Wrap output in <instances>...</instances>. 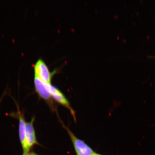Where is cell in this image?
I'll return each instance as SVG.
<instances>
[{
	"instance_id": "cell-9",
	"label": "cell",
	"mask_w": 155,
	"mask_h": 155,
	"mask_svg": "<svg viewBox=\"0 0 155 155\" xmlns=\"http://www.w3.org/2000/svg\"><path fill=\"white\" fill-rule=\"evenodd\" d=\"M93 155H102L100 154H97V153H95Z\"/></svg>"
},
{
	"instance_id": "cell-3",
	"label": "cell",
	"mask_w": 155,
	"mask_h": 155,
	"mask_svg": "<svg viewBox=\"0 0 155 155\" xmlns=\"http://www.w3.org/2000/svg\"><path fill=\"white\" fill-rule=\"evenodd\" d=\"M46 86L52 97L59 104L68 108L72 115L74 116H75L74 112L71 109L69 101L63 93L55 87L52 86L51 84H48L46 83Z\"/></svg>"
},
{
	"instance_id": "cell-1",
	"label": "cell",
	"mask_w": 155,
	"mask_h": 155,
	"mask_svg": "<svg viewBox=\"0 0 155 155\" xmlns=\"http://www.w3.org/2000/svg\"><path fill=\"white\" fill-rule=\"evenodd\" d=\"M35 77L38 78L45 83L51 84V79L53 74L49 70L45 63L40 59L34 65Z\"/></svg>"
},
{
	"instance_id": "cell-7",
	"label": "cell",
	"mask_w": 155,
	"mask_h": 155,
	"mask_svg": "<svg viewBox=\"0 0 155 155\" xmlns=\"http://www.w3.org/2000/svg\"><path fill=\"white\" fill-rule=\"evenodd\" d=\"M24 155H38V154H37L35 153H34L33 152L31 153H28L27 154H26Z\"/></svg>"
},
{
	"instance_id": "cell-5",
	"label": "cell",
	"mask_w": 155,
	"mask_h": 155,
	"mask_svg": "<svg viewBox=\"0 0 155 155\" xmlns=\"http://www.w3.org/2000/svg\"><path fill=\"white\" fill-rule=\"evenodd\" d=\"M19 124V139L23 148V155L28 153L29 149L27 147L26 140V123L24 115L20 112L18 114Z\"/></svg>"
},
{
	"instance_id": "cell-2",
	"label": "cell",
	"mask_w": 155,
	"mask_h": 155,
	"mask_svg": "<svg viewBox=\"0 0 155 155\" xmlns=\"http://www.w3.org/2000/svg\"><path fill=\"white\" fill-rule=\"evenodd\" d=\"M65 129L70 137L77 155H93L95 153L84 141L78 138L67 127H65Z\"/></svg>"
},
{
	"instance_id": "cell-4",
	"label": "cell",
	"mask_w": 155,
	"mask_h": 155,
	"mask_svg": "<svg viewBox=\"0 0 155 155\" xmlns=\"http://www.w3.org/2000/svg\"><path fill=\"white\" fill-rule=\"evenodd\" d=\"M34 84L37 92L40 97L50 105H52V97L48 90L46 83L42 82L39 79L35 77Z\"/></svg>"
},
{
	"instance_id": "cell-8",
	"label": "cell",
	"mask_w": 155,
	"mask_h": 155,
	"mask_svg": "<svg viewBox=\"0 0 155 155\" xmlns=\"http://www.w3.org/2000/svg\"><path fill=\"white\" fill-rule=\"evenodd\" d=\"M148 57L151 59H155V56H149Z\"/></svg>"
},
{
	"instance_id": "cell-10",
	"label": "cell",
	"mask_w": 155,
	"mask_h": 155,
	"mask_svg": "<svg viewBox=\"0 0 155 155\" xmlns=\"http://www.w3.org/2000/svg\"><path fill=\"white\" fill-rule=\"evenodd\" d=\"M0 104H1V102H0Z\"/></svg>"
},
{
	"instance_id": "cell-6",
	"label": "cell",
	"mask_w": 155,
	"mask_h": 155,
	"mask_svg": "<svg viewBox=\"0 0 155 155\" xmlns=\"http://www.w3.org/2000/svg\"><path fill=\"white\" fill-rule=\"evenodd\" d=\"M34 121L35 118L33 117L30 122L26 123V140L29 150L34 145L38 144L33 125Z\"/></svg>"
}]
</instances>
